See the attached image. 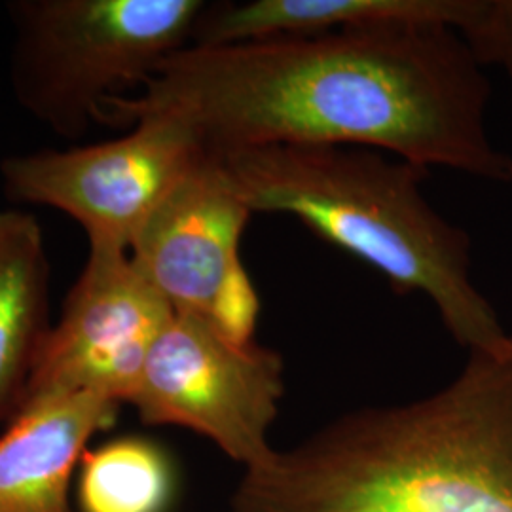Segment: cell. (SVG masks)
<instances>
[{"label": "cell", "instance_id": "7c38bea8", "mask_svg": "<svg viewBox=\"0 0 512 512\" xmlns=\"http://www.w3.org/2000/svg\"><path fill=\"white\" fill-rule=\"evenodd\" d=\"M78 467L82 512H165L173 497L171 463L152 440H110L88 450Z\"/></svg>", "mask_w": 512, "mask_h": 512}, {"label": "cell", "instance_id": "277c9868", "mask_svg": "<svg viewBox=\"0 0 512 512\" xmlns=\"http://www.w3.org/2000/svg\"><path fill=\"white\" fill-rule=\"evenodd\" d=\"M203 0H16L10 86L19 107L63 139L103 124L105 103L141 90L192 46Z\"/></svg>", "mask_w": 512, "mask_h": 512}, {"label": "cell", "instance_id": "3957f363", "mask_svg": "<svg viewBox=\"0 0 512 512\" xmlns=\"http://www.w3.org/2000/svg\"><path fill=\"white\" fill-rule=\"evenodd\" d=\"M215 156L253 213L298 220L397 293L425 296L461 348L497 351L509 342L471 274V236L421 190L429 169L372 148L283 145Z\"/></svg>", "mask_w": 512, "mask_h": 512}, {"label": "cell", "instance_id": "7a4b0ae2", "mask_svg": "<svg viewBox=\"0 0 512 512\" xmlns=\"http://www.w3.org/2000/svg\"><path fill=\"white\" fill-rule=\"evenodd\" d=\"M230 512H512V332L439 391L349 412L245 469Z\"/></svg>", "mask_w": 512, "mask_h": 512}, {"label": "cell", "instance_id": "4fadbf2b", "mask_svg": "<svg viewBox=\"0 0 512 512\" xmlns=\"http://www.w3.org/2000/svg\"><path fill=\"white\" fill-rule=\"evenodd\" d=\"M463 38L484 67L499 65L512 54V0H486L482 18Z\"/></svg>", "mask_w": 512, "mask_h": 512}, {"label": "cell", "instance_id": "6da1fadb", "mask_svg": "<svg viewBox=\"0 0 512 512\" xmlns=\"http://www.w3.org/2000/svg\"><path fill=\"white\" fill-rule=\"evenodd\" d=\"M492 86L452 29H370L188 46L103 124L167 114L215 154L262 147L372 148L425 169L511 183L488 129Z\"/></svg>", "mask_w": 512, "mask_h": 512}, {"label": "cell", "instance_id": "8fae6325", "mask_svg": "<svg viewBox=\"0 0 512 512\" xmlns=\"http://www.w3.org/2000/svg\"><path fill=\"white\" fill-rule=\"evenodd\" d=\"M50 260L35 217L0 209V423L23 401L50 330Z\"/></svg>", "mask_w": 512, "mask_h": 512}, {"label": "cell", "instance_id": "9c48e42d", "mask_svg": "<svg viewBox=\"0 0 512 512\" xmlns=\"http://www.w3.org/2000/svg\"><path fill=\"white\" fill-rule=\"evenodd\" d=\"M486 0H243L205 4L192 46L319 37L370 29H452L465 35Z\"/></svg>", "mask_w": 512, "mask_h": 512}, {"label": "cell", "instance_id": "8992f818", "mask_svg": "<svg viewBox=\"0 0 512 512\" xmlns=\"http://www.w3.org/2000/svg\"><path fill=\"white\" fill-rule=\"evenodd\" d=\"M129 128L95 145L4 158L6 196L69 215L84 228L90 247L129 253L156 207L207 150L175 116L147 114Z\"/></svg>", "mask_w": 512, "mask_h": 512}, {"label": "cell", "instance_id": "52a82bcc", "mask_svg": "<svg viewBox=\"0 0 512 512\" xmlns=\"http://www.w3.org/2000/svg\"><path fill=\"white\" fill-rule=\"evenodd\" d=\"M253 215L219 158L205 150L150 215L129 256L175 313L251 342L262 306L241 239Z\"/></svg>", "mask_w": 512, "mask_h": 512}, {"label": "cell", "instance_id": "30bf717a", "mask_svg": "<svg viewBox=\"0 0 512 512\" xmlns=\"http://www.w3.org/2000/svg\"><path fill=\"white\" fill-rule=\"evenodd\" d=\"M118 404L93 395L25 401L0 435V512H74L71 480Z\"/></svg>", "mask_w": 512, "mask_h": 512}, {"label": "cell", "instance_id": "5b68a950", "mask_svg": "<svg viewBox=\"0 0 512 512\" xmlns=\"http://www.w3.org/2000/svg\"><path fill=\"white\" fill-rule=\"evenodd\" d=\"M283 395L285 363L275 349L232 340L200 317L175 313L129 404L143 423L194 431L251 469L275 452L268 435Z\"/></svg>", "mask_w": 512, "mask_h": 512}, {"label": "cell", "instance_id": "5bb4252c", "mask_svg": "<svg viewBox=\"0 0 512 512\" xmlns=\"http://www.w3.org/2000/svg\"><path fill=\"white\" fill-rule=\"evenodd\" d=\"M499 67L507 73V76H509V80H511V88H512V54L507 55L501 63H499Z\"/></svg>", "mask_w": 512, "mask_h": 512}, {"label": "cell", "instance_id": "ba28073f", "mask_svg": "<svg viewBox=\"0 0 512 512\" xmlns=\"http://www.w3.org/2000/svg\"><path fill=\"white\" fill-rule=\"evenodd\" d=\"M173 315L128 251L90 247L63 313L38 351L21 404L73 393L129 404Z\"/></svg>", "mask_w": 512, "mask_h": 512}]
</instances>
